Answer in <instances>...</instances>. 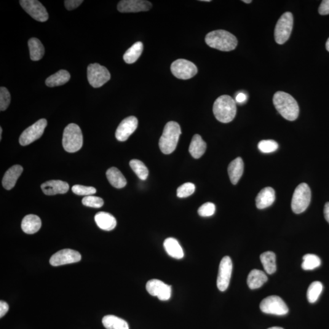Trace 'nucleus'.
<instances>
[{
    "mask_svg": "<svg viewBox=\"0 0 329 329\" xmlns=\"http://www.w3.org/2000/svg\"><path fill=\"white\" fill-rule=\"evenodd\" d=\"M275 109L285 119L294 121L298 119L299 108L298 103L292 96L284 92H277L273 97Z\"/></svg>",
    "mask_w": 329,
    "mask_h": 329,
    "instance_id": "f257e3e1",
    "label": "nucleus"
},
{
    "mask_svg": "<svg viewBox=\"0 0 329 329\" xmlns=\"http://www.w3.org/2000/svg\"><path fill=\"white\" fill-rule=\"evenodd\" d=\"M213 112L219 122L227 124L232 122L236 116V102L231 96L221 95L214 103Z\"/></svg>",
    "mask_w": 329,
    "mask_h": 329,
    "instance_id": "f03ea898",
    "label": "nucleus"
},
{
    "mask_svg": "<svg viewBox=\"0 0 329 329\" xmlns=\"http://www.w3.org/2000/svg\"><path fill=\"white\" fill-rule=\"evenodd\" d=\"M206 44L222 52H231L237 47L238 41L233 34L224 30H216L207 34Z\"/></svg>",
    "mask_w": 329,
    "mask_h": 329,
    "instance_id": "7ed1b4c3",
    "label": "nucleus"
},
{
    "mask_svg": "<svg viewBox=\"0 0 329 329\" xmlns=\"http://www.w3.org/2000/svg\"><path fill=\"white\" fill-rule=\"evenodd\" d=\"M181 134L180 126L175 122H170L163 131L159 140L160 150L165 154H170L175 151Z\"/></svg>",
    "mask_w": 329,
    "mask_h": 329,
    "instance_id": "20e7f679",
    "label": "nucleus"
},
{
    "mask_svg": "<svg viewBox=\"0 0 329 329\" xmlns=\"http://www.w3.org/2000/svg\"><path fill=\"white\" fill-rule=\"evenodd\" d=\"M63 144L66 152H75L81 149L83 144V136L81 128L74 124H69L64 130Z\"/></svg>",
    "mask_w": 329,
    "mask_h": 329,
    "instance_id": "39448f33",
    "label": "nucleus"
},
{
    "mask_svg": "<svg viewBox=\"0 0 329 329\" xmlns=\"http://www.w3.org/2000/svg\"><path fill=\"white\" fill-rule=\"evenodd\" d=\"M312 194L310 187L302 183L296 187L291 200V209L296 214L301 213L308 208L311 201Z\"/></svg>",
    "mask_w": 329,
    "mask_h": 329,
    "instance_id": "423d86ee",
    "label": "nucleus"
},
{
    "mask_svg": "<svg viewBox=\"0 0 329 329\" xmlns=\"http://www.w3.org/2000/svg\"><path fill=\"white\" fill-rule=\"evenodd\" d=\"M293 16L290 12H285L278 20L274 30L277 44L282 45L288 41L292 32Z\"/></svg>",
    "mask_w": 329,
    "mask_h": 329,
    "instance_id": "0eeeda50",
    "label": "nucleus"
},
{
    "mask_svg": "<svg viewBox=\"0 0 329 329\" xmlns=\"http://www.w3.org/2000/svg\"><path fill=\"white\" fill-rule=\"evenodd\" d=\"M87 78L93 87H102L111 79V73L105 66L99 64H92L88 66Z\"/></svg>",
    "mask_w": 329,
    "mask_h": 329,
    "instance_id": "6e6552de",
    "label": "nucleus"
},
{
    "mask_svg": "<svg viewBox=\"0 0 329 329\" xmlns=\"http://www.w3.org/2000/svg\"><path fill=\"white\" fill-rule=\"evenodd\" d=\"M260 309L264 314L279 316L287 315L288 312L287 304L277 296L266 297L261 302Z\"/></svg>",
    "mask_w": 329,
    "mask_h": 329,
    "instance_id": "1a4fd4ad",
    "label": "nucleus"
},
{
    "mask_svg": "<svg viewBox=\"0 0 329 329\" xmlns=\"http://www.w3.org/2000/svg\"><path fill=\"white\" fill-rule=\"evenodd\" d=\"M47 126V120L44 119L38 120L23 131L21 133L19 142L21 145L27 146L42 137Z\"/></svg>",
    "mask_w": 329,
    "mask_h": 329,
    "instance_id": "9d476101",
    "label": "nucleus"
},
{
    "mask_svg": "<svg viewBox=\"0 0 329 329\" xmlns=\"http://www.w3.org/2000/svg\"><path fill=\"white\" fill-rule=\"evenodd\" d=\"M171 71L174 76L180 79H189L197 73V66L191 61L178 60L174 61L171 66Z\"/></svg>",
    "mask_w": 329,
    "mask_h": 329,
    "instance_id": "9b49d317",
    "label": "nucleus"
},
{
    "mask_svg": "<svg viewBox=\"0 0 329 329\" xmlns=\"http://www.w3.org/2000/svg\"><path fill=\"white\" fill-rule=\"evenodd\" d=\"M20 4L23 9L34 19L45 22L48 19V12L41 2L37 0H21Z\"/></svg>",
    "mask_w": 329,
    "mask_h": 329,
    "instance_id": "f8f14e48",
    "label": "nucleus"
},
{
    "mask_svg": "<svg viewBox=\"0 0 329 329\" xmlns=\"http://www.w3.org/2000/svg\"><path fill=\"white\" fill-rule=\"evenodd\" d=\"M81 260V255L76 251L65 249L56 253L50 258V263L53 266L76 263Z\"/></svg>",
    "mask_w": 329,
    "mask_h": 329,
    "instance_id": "ddd939ff",
    "label": "nucleus"
},
{
    "mask_svg": "<svg viewBox=\"0 0 329 329\" xmlns=\"http://www.w3.org/2000/svg\"><path fill=\"white\" fill-rule=\"evenodd\" d=\"M232 272V262L228 256L224 257L219 264L217 277V287L221 291L228 288Z\"/></svg>",
    "mask_w": 329,
    "mask_h": 329,
    "instance_id": "4468645a",
    "label": "nucleus"
},
{
    "mask_svg": "<svg viewBox=\"0 0 329 329\" xmlns=\"http://www.w3.org/2000/svg\"><path fill=\"white\" fill-rule=\"evenodd\" d=\"M147 291L152 296H156L160 301L169 300L172 295V287L161 280L152 279L146 285Z\"/></svg>",
    "mask_w": 329,
    "mask_h": 329,
    "instance_id": "2eb2a0df",
    "label": "nucleus"
},
{
    "mask_svg": "<svg viewBox=\"0 0 329 329\" xmlns=\"http://www.w3.org/2000/svg\"><path fill=\"white\" fill-rule=\"evenodd\" d=\"M151 7V2L144 0H123L117 6L119 11L122 13L148 11Z\"/></svg>",
    "mask_w": 329,
    "mask_h": 329,
    "instance_id": "dca6fc26",
    "label": "nucleus"
},
{
    "mask_svg": "<svg viewBox=\"0 0 329 329\" xmlns=\"http://www.w3.org/2000/svg\"><path fill=\"white\" fill-rule=\"evenodd\" d=\"M138 127L137 118L131 116L124 119L118 127L116 132V137L120 141H127L135 132Z\"/></svg>",
    "mask_w": 329,
    "mask_h": 329,
    "instance_id": "f3484780",
    "label": "nucleus"
},
{
    "mask_svg": "<svg viewBox=\"0 0 329 329\" xmlns=\"http://www.w3.org/2000/svg\"><path fill=\"white\" fill-rule=\"evenodd\" d=\"M41 189L46 195L65 194L68 191V183L60 180H52L42 184Z\"/></svg>",
    "mask_w": 329,
    "mask_h": 329,
    "instance_id": "a211bd4d",
    "label": "nucleus"
},
{
    "mask_svg": "<svg viewBox=\"0 0 329 329\" xmlns=\"http://www.w3.org/2000/svg\"><path fill=\"white\" fill-rule=\"evenodd\" d=\"M23 171V167L19 165H15L10 168L2 178V184L4 188L7 191L14 188Z\"/></svg>",
    "mask_w": 329,
    "mask_h": 329,
    "instance_id": "6ab92c4d",
    "label": "nucleus"
},
{
    "mask_svg": "<svg viewBox=\"0 0 329 329\" xmlns=\"http://www.w3.org/2000/svg\"><path fill=\"white\" fill-rule=\"evenodd\" d=\"M275 199L274 190L271 187H266L259 192L256 197V206L259 209H264L273 204Z\"/></svg>",
    "mask_w": 329,
    "mask_h": 329,
    "instance_id": "aec40b11",
    "label": "nucleus"
},
{
    "mask_svg": "<svg viewBox=\"0 0 329 329\" xmlns=\"http://www.w3.org/2000/svg\"><path fill=\"white\" fill-rule=\"evenodd\" d=\"M95 221L97 226L104 231H110L117 226L116 218L111 214L100 212L96 214Z\"/></svg>",
    "mask_w": 329,
    "mask_h": 329,
    "instance_id": "412c9836",
    "label": "nucleus"
},
{
    "mask_svg": "<svg viewBox=\"0 0 329 329\" xmlns=\"http://www.w3.org/2000/svg\"><path fill=\"white\" fill-rule=\"evenodd\" d=\"M42 226L41 218L35 215H28L25 216L21 222V229L26 234H33L39 231Z\"/></svg>",
    "mask_w": 329,
    "mask_h": 329,
    "instance_id": "4be33fe9",
    "label": "nucleus"
},
{
    "mask_svg": "<svg viewBox=\"0 0 329 329\" xmlns=\"http://www.w3.org/2000/svg\"><path fill=\"white\" fill-rule=\"evenodd\" d=\"M244 172V163L241 157H237L230 163L228 173L231 183L234 185L239 183Z\"/></svg>",
    "mask_w": 329,
    "mask_h": 329,
    "instance_id": "5701e85b",
    "label": "nucleus"
},
{
    "mask_svg": "<svg viewBox=\"0 0 329 329\" xmlns=\"http://www.w3.org/2000/svg\"><path fill=\"white\" fill-rule=\"evenodd\" d=\"M267 280V277L264 272L259 269H253L249 274L247 284L251 290L261 288Z\"/></svg>",
    "mask_w": 329,
    "mask_h": 329,
    "instance_id": "b1692460",
    "label": "nucleus"
},
{
    "mask_svg": "<svg viewBox=\"0 0 329 329\" xmlns=\"http://www.w3.org/2000/svg\"><path fill=\"white\" fill-rule=\"evenodd\" d=\"M164 247L166 252L173 258L181 259L184 258V253L178 241L174 238H168L165 240Z\"/></svg>",
    "mask_w": 329,
    "mask_h": 329,
    "instance_id": "393cba45",
    "label": "nucleus"
},
{
    "mask_svg": "<svg viewBox=\"0 0 329 329\" xmlns=\"http://www.w3.org/2000/svg\"><path fill=\"white\" fill-rule=\"evenodd\" d=\"M107 178L110 184L117 189H122L127 186V181L120 171L116 167H112L107 171Z\"/></svg>",
    "mask_w": 329,
    "mask_h": 329,
    "instance_id": "a878e982",
    "label": "nucleus"
},
{
    "mask_svg": "<svg viewBox=\"0 0 329 329\" xmlns=\"http://www.w3.org/2000/svg\"><path fill=\"white\" fill-rule=\"evenodd\" d=\"M207 144L202 138L198 134H196L192 138V140L190 144L189 152L193 157L195 159H199L202 155L204 154Z\"/></svg>",
    "mask_w": 329,
    "mask_h": 329,
    "instance_id": "bb28decb",
    "label": "nucleus"
},
{
    "mask_svg": "<svg viewBox=\"0 0 329 329\" xmlns=\"http://www.w3.org/2000/svg\"><path fill=\"white\" fill-rule=\"evenodd\" d=\"M70 79V74L65 69H61L57 73L48 77L45 81L48 87H55L66 84Z\"/></svg>",
    "mask_w": 329,
    "mask_h": 329,
    "instance_id": "cd10ccee",
    "label": "nucleus"
},
{
    "mask_svg": "<svg viewBox=\"0 0 329 329\" xmlns=\"http://www.w3.org/2000/svg\"><path fill=\"white\" fill-rule=\"evenodd\" d=\"M28 47L31 60L33 61L41 60L45 54V48L42 42L37 38L29 40Z\"/></svg>",
    "mask_w": 329,
    "mask_h": 329,
    "instance_id": "c85d7f7f",
    "label": "nucleus"
},
{
    "mask_svg": "<svg viewBox=\"0 0 329 329\" xmlns=\"http://www.w3.org/2000/svg\"><path fill=\"white\" fill-rule=\"evenodd\" d=\"M103 325L107 329H130L126 321L114 315H107L103 318Z\"/></svg>",
    "mask_w": 329,
    "mask_h": 329,
    "instance_id": "c756f323",
    "label": "nucleus"
},
{
    "mask_svg": "<svg viewBox=\"0 0 329 329\" xmlns=\"http://www.w3.org/2000/svg\"><path fill=\"white\" fill-rule=\"evenodd\" d=\"M264 271L268 274H272L276 271V257L274 253L271 251L262 254L260 257Z\"/></svg>",
    "mask_w": 329,
    "mask_h": 329,
    "instance_id": "7c9ffc66",
    "label": "nucleus"
},
{
    "mask_svg": "<svg viewBox=\"0 0 329 329\" xmlns=\"http://www.w3.org/2000/svg\"><path fill=\"white\" fill-rule=\"evenodd\" d=\"M143 44L141 42H136L125 53L124 60L126 63L133 64L138 60L142 53Z\"/></svg>",
    "mask_w": 329,
    "mask_h": 329,
    "instance_id": "2f4dec72",
    "label": "nucleus"
},
{
    "mask_svg": "<svg viewBox=\"0 0 329 329\" xmlns=\"http://www.w3.org/2000/svg\"><path fill=\"white\" fill-rule=\"evenodd\" d=\"M130 165L139 179L143 181L146 180L149 175V171L142 162L137 159H133L131 160Z\"/></svg>",
    "mask_w": 329,
    "mask_h": 329,
    "instance_id": "473e14b6",
    "label": "nucleus"
},
{
    "mask_svg": "<svg viewBox=\"0 0 329 329\" xmlns=\"http://www.w3.org/2000/svg\"><path fill=\"white\" fill-rule=\"evenodd\" d=\"M323 286L322 282L315 281L312 282L307 290V297L310 303H315L322 294Z\"/></svg>",
    "mask_w": 329,
    "mask_h": 329,
    "instance_id": "72a5a7b5",
    "label": "nucleus"
},
{
    "mask_svg": "<svg viewBox=\"0 0 329 329\" xmlns=\"http://www.w3.org/2000/svg\"><path fill=\"white\" fill-rule=\"evenodd\" d=\"M322 263L319 257L315 254H306L303 257V262L302 263V269L309 271L319 267Z\"/></svg>",
    "mask_w": 329,
    "mask_h": 329,
    "instance_id": "f704fd0d",
    "label": "nucleus"
},
{
    "mask_svg": "<svg viewBox=\"0 0 329 329\" xmlns=\"http://www.w3.org/2000/svg\"><path fill=\"white\" fill-rule=\"evenodd\" d=\"M279 144L272 140H262L258 144V148L263 153H271L277 150Z\"/></svg>",
    "mask_w": 329,
    "mask_h": 329,
    "instance_id": "c9c22d12",
    "label": "nucleus"
},
{
    "mask_svg": "<svg viewBox=\"0 0 329 329\" xmlns=\"http://www.w3.org/2000/svg\"><path fill=\"white\" fill-rule=\"evenodd\" d=\"M83 205L92 208H100L104 204V200L100 197L91 196L85 197L82 200Z\"/></svg>",
    "mask_w": 329,
    "mask_h": 329,
    "instance_id": "e433bc0d",
    "label": "nucleus"
},
{
    "mask_svg": "<svg viewBox=\"0 0 329 329\" xmlns=\"http://www.w3.org/2000/svg\"><path fill=\"white\" fill-rule=\"evenodd\" d=\"M195 191V186L194 184L187 183L178 187L177 190V196L181 198L191 196Z\"/></svg>",
    "mask_w": 329,
    "mask_h": 329,
    "instance_id": "4c0bfd02",
    "label": "nucleus"
},
{
    "mask_svg": "<svg viewBox=\"0 0 329 329\" xmlns=\"http://www.w3.org/2000/svg\"><path fill=\"white\" fill-rule=\"evenodd\" d=\"M10 103V95L6 87L0 88V111H4Z\"/></svg>",
    "mask_w": 329,
    "mask_h": 329,
    "instance_id": "58836bf2",
    "label": "nucleus"
},
{
    "mask_svg": "<svg viewBox=\"0 0 329 329\" xmlns=\"http://www.w3.org/2000/svg\"><path fill=\"white\" fill-rule=\"evenodd\" d=\"M72 192L74 194L80 195V196L88 197L95 194L96 190L93 187L75 185L72 187Z\"/></svg>",
    "mask_w": 329,
    "mask_h": 329,
    "instance_id": "ea45409f",
    "label": "nucleus"
},
{
    "mask_svg": "<svg viewBox=\"0 0 329 329\" xmlns=\"http://www.w3.org/2000/svg\"><path fill=\"white\" fill-rule=\"evenodd\" d=\"M215 205L212 202H206L200 206L197 212L202 217H208L213 215L215 212Z\"/></svg>",
    "mask_w": 329,
    "mask_h": 329,
    "instance_id": "a19ab883",
    "label": "nucleus"
},
{
    "mask_svg": "<svg viewBox=\"0 0 329 329\" xmlns=\"http://www.w3.org/2000/svg\"><path fill=\"white\" fill-rule=\"evenodd\" d=\"M64 2H65L66 9L72 10L79 7L82 3L83 1L82 0H66Z\"/></svg>",
    "mask_w": 329,
    "mask_h": 329,
    "instance_id": "79ce46f5",
    "label": "nucleus"
},
{
    "mask_svg": "<svg viewBox=\"0 0 329 329\" xmlns=\"http://www.w3.org/2000/svg\"><path fill=\"white\" fill-rule=\"evenodd\" d=\"M320 14L326 15L329 14V0H324L321 3L319 9Z\"/></svg>",
    "mask_w": 329,
    "mask_h": 329,
    "instance_id": "37998d69",
    "label": "nucleus"
},
{
    "mask_svg": "<svg viewBox=\"0 0 329 329\" xmlns=\"http://www.w3.org/2000/svg\"><path fill=\"white\" fill-rule=\"evenodd\" d=\"M9 310V306L6 302L0 301V318L3 317Z\"/></svg>",
    "mask_w": 329,
    "mask_h": 329,
    "instance_id": "c03bdc74",
    "label": "nucleus"
},
{
    "mask_svg": "<svg viewBox=\"0 0 329 329\" xmlns=\"http://www.w3.org/2000/svg\"><path fill=\"white\" fill-rule=\"evenodd\" d=\"M247 99L248 96L247 94H245V93L243 92H239L237 95L236 97H235V101L236 103H237L240 104H242L245 103L246 101H247Z\"/></svg>",
    "mask_w": 329,
    "mask_h": 329,
    "instance_id": "a18cd8bd",
    "label": "nucleus"
},
{
    "mask_svg": "<svg viewBox=\"0 0 329 329\" xmlns=\"http://www.w3.org/2000/svg\"><path fill=\"white\" fill-rule=\"evenodd\" d=\"M324 214H325L326 220L329 223V202H326L324 208Z\"/></svg>",
    "mask_w": 329,
    "mask_h": 329,
    "instance_id": "49530a36",
    "label": "nucleus"
},
{
    "mask_svg": "<svg viewBox=\"0 0 329 329\" xmlns=\"http://www.w3.org/2000/svg\"><path fill=\"white\" fill-rule=\"evenodd\" d=\"M326 49H327V50L329 52V38L328 39L327 42H326Z\"/></svg>",
    "mask_w": 329,
    "mask_h": 329,
    "instance_id": "de8ad7c7",
    "label": "nucleus"
},
{
    "mask_svg": "<svg viewBox=\"0 0 329 329\" xmlns=\"http://www.w3.org/2000/svg\"><path fill=\"white\" fill-rule=\"evenodd\" d=\"M2 128H0V140H1L2 139Z\"/></svg>",
    "mask_w": 329,
    "mask_h": 329,
    "instance_id": "09e8293b",
    "label": "nucleus"
},
{
    "mask_svg": "<svg viewBox=\"0 0 329 329\" xmlns=\"http://www.w3.org/2000/svg\"><path fill=\"white\" fill-rule=\"evenodd\" d=\"M267 329H283L282 328H280V327H272V328H270Z\"/></svg>",
    "mask_w": 329,
    "mask_h": 329,
    "instance_id": "8fccbe9b",
    "label": "nucleus"
},
{
    "mask_svg": "<svg viewBox=\"0 0 329 329\" xmlns=\"http://www.w3.org/2000/svg\"><path fill=\"white\" fill-rule=\"evenodd\" d=\"M243 1L245 2V3H250V2H252L251 0H249V1H247V0H244V1Z\"/></svg>",
    "mask_w": 329,
    "mask_h": 329,
    "instance_id": "3c124183",
    "label": "nucleus"
}]
</instances>
